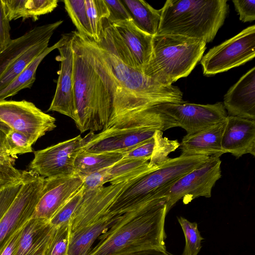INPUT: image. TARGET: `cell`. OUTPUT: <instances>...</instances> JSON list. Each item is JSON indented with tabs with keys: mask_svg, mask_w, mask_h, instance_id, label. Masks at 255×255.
Wrapping results in <instances>:
<instances>
[{
	"mask_svg": "<svg viewBox=\"0 0 255 255\" xmlns=\"http://www.w3.org/2000/svg\"><path fill=\"white\" fill-rule=\"evenodd\" d=\"M167 214L166 201L161 200L121 215L87 255H141L151 249H166Z\"/></svg>",
	"mask_w": 255,
	"mask_h": 255,
	"instance_id": "cell-1",
	"label": "cell"
},
{
	"mask_svg": "<svg viewBox=\"0 0 255 255\" xmlns=\"http://www.w3.org/2000/svg\"><path fill=\"white\" fill-rule=\"evenodd\" d=\"M161 9L157 35H176L213 41L223 25L227 0H167Z\"/></svg>",
	"mask_w": 255,
	"mask_h": 255,
	"instance_id": "cell-2",
	"label": "cell"
},
{
	"mask_svg": "<svg viewBox=\"0 0 255 255\" xmlns=\"http://www.w3.org/2000/svg\"><path fill=\"white\" fill-rule=\"evenodd\" d=\"M208 158L205 156L182 154L169 158L157 169L129 181L111 206L109 212L122 215L151 202L166 199L165 193L171 184Z\"/></svg>",
	"mask_w": 255,
	"mask_h": 255,
	"instance_id": "cell-3",
	"label": "cell"
},
{
	"mask_svg": "<svg viewBox=\"0 0 255 255\" xmlns=\"http://www.w3.org/2000/svg\"><path fill=\"white\" fill-rule=\"evenodd\" d=\"M206 43L176 35L152 37L150 59L143 70L146 76L164 85L188 76L202 59Z\"/></svg>",
	"mask_w": 255,
	"mask_h": 255,
	"instance_id": "cell-4",
	"label": "cell"
},
{
	"mask_svg": "<svg viewBox=\"0 0 255 255\" xmlns=\"http://www.w3.org/2000/svg\"><path fill=\"white\" fill-rule=\"evenodd\" d=\"M71 45L74 55V121L81 133L103 130L106 125L102 118L98 99V75L77 31L71 33Z\"/></svg>",
	"mask_w": 255,
	"mask_h": 255,
	"instance_id": "cell-5",
	"label": "cell"
},
{
	"mask_svg": "<svg viewBox=\"0 0 255 255\" xmlns=\"http://www.w3.org/2000/svg\"><path fill=\"white\" fill-rule=\"evenodd\" d=\"M99 51L117 82L126 92L150 109L163 103H182L183 93L177 87L164 85L140 70L124 63L97 42Z\"/></svg>",
	"mask_w": 255,
	"mask_h": 255,
	"instance_id": "cell-6",
	"label": "cell"
},
{
	"mask_svg": "<svg viewBox=\"0 0 255 255\" xmlns=\"http://www.w3.org/2000/svg\"><path fill=\"white\" fill-rule=\"evenodd\" d=\"M23 179L18 194L0 221V255L15 233L31 218L45 178L30 170L23 172Z\"/></svg>",
	"mask_w": 255,
	"mask_h": 255,
	"instance_id": "cell-7",
	"label": "cell"
},
{
	"mask_svg": "<svg viewBox=\"0 0 255 255\" xmlns=\"http://www.w3.org/2000/svg\"><path fill=\"white\" fill-rule=\"evenodd\" d=\"M255 56V25L214 47L201 59L203 74L226 72L252 60Z\"/></svg>",
	"mask_w": 255,
	"mask_h": 255,
	"instance_id": "cell-8",
	"label": "cell"
},
{
	"mask_svg": "<svg viewBox=\"0 0 255 255\" xmlns=\"http://www.w3.org/2000/svg\"><path fill=\"white\" fill-rule=\"evenodd\" d=\"M221 164L220 157H210L171 184L165 193L167 213L179 200L187 204L199 197L210 198L213 186L221 177Z\"/></svg>",
	"mask_w": 255,
	"mask_h": 255,
	"instance_id": "cell-9",
	"label": "cell"
},
{
	"mask_svg": "<svg viewBox=\"0 0 255 255\" xmlns=\"http://www.w3.org/2000/svg\"><path fill=\"white\" fill-rule=\"evenodd\" d=\"M0 119L26 134L32 144L56 127V119L26 100L0 101Z\"/></svg>",
	"mask_w": 255,
	"mask_h": 255,
	"instance_id": "cell-10",
	"label": "cell"
},
{
	"mask_svg": "<svg viewBox=\"0 0 255 255\" xmlns=\"http://www.w3.org/2000/svg\"><path fill=\"white\" fill-rule=\"evenodd\" d=\"M86 142V137L79 135L35 151L30 170L44 178L73 175L75 159Z\"/></svg>",
	"mask_w": 255,
	"mask_h": 255,
	"instance_id": "cell-11",
	"label": "cell"
},
{
	"mask_svg": "<svg viewBox=\"0 0 255 255\" xmlns=\"http://www.w3.org/2000/svg\"><path fill=\"white\" fill-rule=\"evenodd\" d=\"M154 109L171 117L187 134L222 122L228 116L222 102L207 105L168 103L159 104Z\"/></svg>",
	"mask_w": 255,
	"mask_h": 255,
	"instance_id": "cell-12",
	"label": "cell"
},
{
	"mask_svg": "<svg viewBox=\"0 0 255 255\" xmlns=\"http://www.w3.org/2000/svg\"><path fill=\"white\" fill-rule=\"evenodd\" d=\"M157 129L148 128H107L95 134L90 131L85 136L82 150L88 152L126 153L150 139Z\"/></svg>",
	"mask_w": 255,
	"mask_h": 255,
	"instance_id": "cell-13",
	"label": "cell"
},
{
	"mask_svg": "<svg viewBox=\"0 0 255 255\" xmlns=\"http://www.w3.org/2000/svg\"><path fill=\"white\" fill-rule=\"evenodd\" d=\"M83 185L77 174L45 178L44 185L32 218L49 221L58 210Z\"/></svg>",
	"mask_w": 255,
	"mask_h": 255,
	"instance_id": "cell-14",
	"label": "cell"
},
{
	"mask_svg": "<svg viewBox=\"0 0 255 255\" xmlns=\"http://www.w3.org/2000/svg\"><path fill=\"white\" fill-rule=\"evenodd\" d=\"M129 181L92 190L84 189L80 204L70 221L71 233L96 221L108 214L111 206Z\"/></svg>",
	"mask_w": 255,
	"mask_h": 255,
	"instance_id": "cell-15",
	"label": "cell"
},
{
	"mask_svg": "<svg viewBox=\"0 0 255 255\" xmlns=\"http://www.w3.org/2000/svg\"><path fill=\"white\" fill-rule=\"evenodd\" d=\"M60 68L55 93L47 111L58 112L71 118H75L73 88L74 55L71 45V33L66 43L58 48Z\"/></svg>",
	"mask_w": 255,
	"mask_h": 255,
	"instance_id": "cell-16",
	"label": "cell"
},
{
	"mask_svg": "<svg viewBox=\"0 0 255 255\" xmlns=\"http://www.w3.org/2000/svg\"><path fill=\"white\" fill-rule=\"evenodd\" d=\"M222 148L237 158L248 153L255 156V120L228 116Z\"/></svg>",
	"mask_w": 255,
	"mask_h": 255,
	"instance_id": "cell-17",
	"label": "cell"
},
{
	"mask_svg": "<svg viewBox=\"0 0 255 255\" xmlns=\"http://www.w3.org/2000/svg\"><path fill=\"white\" fill-rule=\"evenodd\" d=\"M223 104L228 116L255 120V67L230 88Z\"/></svg>",
	"mask_w": 255,
	"mask_h": 255,
	"instance_id": "cell-18",
	"label": "cell"
},
{
	"mask_svg": "<svg viewBox=\"0 0 255 255\" xmlns=\"http://www.w3.org/2000/svg\"><path fill=\"white\" fill-rule=\"evenodd\" d=\"M226 119L195 133L185 135L180 143L182 155L220 157L225 153L222 138Z\"/></svg>",
	"mask_w": 255,
	"mask_h": 255,
	"instance_id": "cell-19",
	"label": "cell"
},
{
	"mask_svg": "<svg viewBox=\"0 0 255 255\" xmlns=\"http://www.w3.org/2000/svg\"><path fill=\"white\" fill-rule=\"evenodd\" d=\"M55 229L49 221L30 218L21 230L16 255H44Z\"/></svg>",
	"mask_w": 255,
	"mask_h": 255,
	"instance_id": "cell-20",
	"label": "cell"
},
{
	"mask_svg": "<svg viewBox=\"0 0 255 255\" xmlns=\"http://www.w3.org/2000/svg\"><path fill=\"white\" fill-rule=\"evenodd\" d=\"M63 22L60 20L35 27L23 35L11 39L6 47L0 51V78L11 63L26 50L37 43L50 39L55 30Z\"/></svg>",
	"mask_w": 255,
	"mask_h": 255,
	"instance_id": "cell-21",
	"label": "cell"
},
{
	"mask_svg": "<svg viewBox=\"0 0 255 255\" xmlns=\"http://www.w3.org/2000/svg\"><path fill=\"white\" fill-rule=\"evenodd\" d=\"M111 24L125 41L139 69L143 72L151 56L153 36L141 30L132 19L116 22Z\"/></svg>",
	"mask_w": 255,
	"mask_h": 255,
	"instance_id": "cell-22",
	"label": "cell"
},
{
	"mask_svg": "<svg viewBox=\"0 0 255 255\" xmlns=\"http://www.w3.org/2000/svg\"><path fill=\"white\" fill-rule=\"evenodd\" d=\"M120 215L108 213L96 221L71 233L68 255H87L96 239L107 231Z\"/></svg>",
	"mask_w": 255,
	"mask_h": 255,
	"instance_id": "cell-23",
	"label": "cell"
},
{
	"mask_svg": "<svg viewBox=\"0 0 255 255\" xmlns=\"http://www.w3.org/2000/svg\"><path fill=\"white\" fill-rule=\"evenodd\" d=\"M9 21L22 18L36 21L40 15L51 12L58 5L57 0H2Z\"/></svg>",
	"mask_w": 255,
	"mask_h": 255,
	"instance_id": "cell-24",
	"label": "cell"
},
{
	"mask_svg": "<svg viewBox=\"0 0 255 255\" xmlns=\"http://www.w3.org/2000/svg\"><path fill=\"white\" fill-rule=\"evenodd\" d=\"M70 35L71 33L63 35L56 43L47 47L37 56L8 86L0 91V101L13 96L23 89L30 88L35 81L36 70L43 59L52 51L64 45Z\"/></svg>",
	"mask_w": 255,
	"mask_h": 255,
	"instance_id": "cell-25",
	"label": "cell"
},
{
	"mask_svg": "<svg viewBox=\"0 0 255 255\" xmlns=\"http://www.w3.org/2000/svg\"><path fill=\"white\" fill-rule=\"evenodd\" d=\"M160 166L150 165L149 161L145 160L123 158L105 169L106 183L116 184L127 181Z\"/></svg>",
	"mask_w": 255,
	"mask_h": 255,
	"instance_id": "cell-26",
	"label": "cell"
},
{
	"mask_svg": "<svg viewBox=\"0 0 255 255\" xmlns=\"http://www.w3.org/2000/svg\"><path fill=\"white\" fill-rule=\"evenodd\" d=\"M131 18L143 31L154 36L156 34L161 17V9H156L142 0H122Z\"/></svg>",
	"mask_w": 255,
	"mask_h": 255,
	"instance_id": "cell-27",
	"label": "cell"
},
{
	"mask_svg": "<svg viewBox=\"0 0 255 255\" xmlns=\"http://www.w3.org/2000/svg\"><path fill=\"white\" fill-rule=\"evenodd\" d=\"M125 153L119 152H88L81 150L75 159V174L82 177L108 168L120 160Z\"/></svg>",
	"mask_w": 255,
	"mask_h": 255,
	"instance_id": "cell-28",
	"label": "cell"
},
{
	"mask_svg": "<svg viewBox=\"0 0 255 255\" xmlns=\"http://www.w3.org/2000/svg\"><path fill=\"white\" fill-rule=\"evenodd\" d=\"M50 39L37 43L20 55L7 67L0 78V91L8 86L39 54L48 47Z\"/></svg>",
	"mask_w": 255,
	"mask_h": 255,
	"instance_id": "cell-29",
	"label": "cell"
},
{
	"mask_svg": "<svg viewBox=\"0 0 255 255\" xmlns=\"http://www.w3.org/2000/svg\"><path fill=\"white\" fill-rule=\"evenodd\" d=\"M87 13L93 40L98 43L103 29V23L109 15L104 0H85Z\"/></svg>",
	"mask_w": 255,
	"mask_h": 255,
	"instance_id": "cell-30",
	"label": "cell"
},
{
	"mask_svg": "<svg viewBox=\"0 0 255 255\" xmlns=\"http://www.w3.org/2000/svg\"><path fill=\"white\" fill-rule=\"evenodd\" d=\"M65 8L81 35L92 38L85 0H64ZM93 39V38H92Z\"/></svg>",
	"mask_w": 255,
	"mask_h": 255,
	"instance_id": "cell-31",
	"label": "cell"
},
{
	"mask_svg": "<svg viewBox=\"0 0 255 255\" xmlns=\"http://www.w3.org/2000/svg\"><path fill=\"white\" fill-rule=\"evenodd\" d=\"M185 239V245L181 255H198L202 248L201 236L196 222H191L183 217H177Z\"/></svg>",
	"mask_w": 255,
	"mask_h": 255,
	"instance_id": "cell-32",
	"label": "cell"
},
{
	"mask_svg": "<svg viewBox=\"0 0 255 255\" xmlns=\"http://www.w3.org/2000/svg\"><path fill=\"white\" fill-rule=\"evenodd\" d=\"M154 137L156 141L154 151L149 161L150 165L160 166L169 158L168 155L180 146L177 140H170L163 136V131L157 130Z\"/></svg>",
	"mask_w": 255,
	"mask_h": 255,
	"instance_id": "cell-33",
	"label": "cell"
},
{
	"mask_svg": "<svg viewBox=\"0 0 255 255\" xmlns=\"http://www.w3.org/2000/svg\"><path fill=\"white\" fill-rule=\"evenodd\" d=\"M84 194L83 186L55 213L49 221L50 224L57 228L70 222L80 204Z\"/></svg>",
	"mask_w": 255,
	"mask_h": 255,
	"instance_id": "cell-34",
	"label": "cell"
},
{
	"mask_svg": "<svg viewBox=\"0 0 255 255\" xmlns=\"http://www.w3.org/2000/svg\"><path fill=\"white\" fill-rule=\"evenodd\" d=\"M32 143L25 134L11 129L5 137V147L9 156L17 158L18 155L32 152Z\"/></svg>",
	"mask_w": 255,
	"mask_h": 255,
	"instance_id": "cell-35",
	"label": "cell"
},
{
	"mask_svg": "<svg viewBox=\"0 0 255 255\" xmlns=\"http://www.w3.org/2000/svg\"><path fill=\"white\" fill-rule=\"evenodd\" d=\"M70 236V222L56 228L52 240L44 255H68Z\"/></svg>",
	"mask_w": 255,
	"mask_h": 255,
	"instance_id": "cell-36",
	"label": "cell"
},
{
	"mask_svg": "<svg viewBox=\"0 0 255 255\" xmlns=\"http://www.w3.org/2000/svg\"><path fill=\"white\" fill-rule=\"evenodd\" d=\"M22 177L14 182L0 186V221L4 216L18 194L23 184Z\"/></svg>",
	"mask_w": 255,
	"mask_h": 255,
	"instance_id": "cell-37",
	"label": "cell"
},
{
	"mask_svg": "<svg viewBox=\"0 0 255 255\" xmlns=\"http://www.w3.org/2000/svg\"><path fill=\"white\" fill-rule=\"evenodd\" d=\"M104 1L109 12L107 20L110 23L132 19L128 11L121 0Z\"/></svg>",
	"mask_w": 255,
	"mask_h": 255,
	"instance_id": "cell-38",
	"label": "cell"
},
{
	"mask_svg": "<svg viewBox=\"0 0 255 255\" xmlns=\"http://www.w3.org/2000/svg\"><path fill=\"white\" fill-rule=\"evenodd\" d=\"M155 143L156 141L154 136L150 139L125 153L123 158L142 159L149 161L154 151Z\"/></svg>",
	"mask_w": 255,
	"mask_h": 255,
	"instance_id": "cell-39",
	"label": "cell"
},
{
	"mask_svg": "<svg viewBox=\"0 0 255 255\" xmlns=\"http://www.w3.org/2000/svg\"><path fill=\"white\" fill-rule=\"evenodd\" d=\"M14 161L0 159V186L14 182L22 177L23 171L16 169Z\"/></svg>",
	"mask_w": 255,
	"mask_h": 255,
	"instance_id": "cell-40",
	"label": "cell"
},
{
	"mask_svg": "<svg viewBox=\"0 0 255 255\" xmlns=\"http://www.w3.org/2000/svg\"><path fill=\"white\" fill-rule=\"evenodd\" d=\"M235 9L244 22L255 20V0H233Z\"/></svg>",
	"mask_w": 255,
	"mask_h": 255,
	"instance_id": "cell-41",
	"label": "cell"
},
{
	"mask_svg": "<svg viewBox=\"0 0 255 255\" xmlns=\"http://www.w3.org/2000/svg\"><path fill=\"white\" fill-rule=\"evenodd\" d=\"M9 22L3 2L0 0V47L2 49L5 48L11 40Z\"/></svg>",
	"mask_w": 255,
	"mask_h": 255,
	"instance_id": "cell-42",
	"label": "cell"
},
{
	"mask_svg": "<svg viewBox=\"0 0 255 255\" xmlns=\"http://www.w3.org/2000/svg\"><path fill=\"white\" fill-rule=\"evenodd\" d=\"M21 229L13 236L0 255H16Z\"/></svg>",
	"mask_w": 255,
	"mask_h": 255,
	"instance_id": "cell-43",
	"label": "cell"
},
{
	"mask_svg": "<svg viewBox=\"0 0 255 255\" xmlns=\"http://www.w3.org/2000/svg\"><path fill=\"white\" fill-rule=\"evenodd\" d=\"M5 134L0 131V159L14 161L7 153L5 145Z\"/></svg>",
	"mask_w": 255,
	"mask_h": 255,
	"instance_id": "cell-44",
	"label": "cell"
},
{
	"mask_svg": "<svg viewBox=\"0 0 255 255\" xmlns=\"http://www.w3.org/2000/svg\"><path fill=\"white\" fill-rule=\"evenodd\" d=\"M141 255H173L166 251V249H154L145 252Z\"/></svg>",
	"mask_w": 255,
	"mask_h": 255,
	"instance_id": "cell-45",
	"label": "cell"
},
{
	"mask_svg": "<svg viewBox=\"0 0 255 255\" xmlns=\"http://www.w3.org/2000/svg\"><path fill=\"white\" fill-rule=\"evenodd\" d=\"M11 129L8 125L0 119V131L6 134Z\"/></svg>",
	"mask_w": 255,
	"mask_h": 255,
	"instance_id": "cell-46",
	"label": "cell"
},
{
	"mask_svg": "<svg viewBox=\"0 0 255 255\" xmlns=\"http://www.w3.org/2000/svg\"><path fill=\"white\" fill-rule=\"evenodd\" d=\"M1 49H2V48H1L0 47V51Z\"/></svg>",
	"mask_w": 255,
	"mask_h": 255,
	"instance_id": "cell-47",
	"label": "cell"
}]
</instances>
